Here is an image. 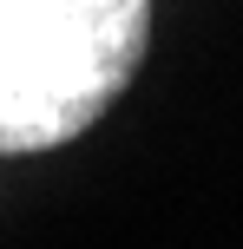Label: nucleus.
I'll list each match as a JSON object with an SVG mask.
<instances>
[{
	"mask_svg": "<svg viewBox=\"0 0 243 249\" xmlns=\"http://www.w3.org/2000/svg\"><path fill=\"white\" fill-rule=\"evenodd\" d=\"M151 39V0H0V158L53 151L112 112Z\"/></svg>",
	"mask_w": 243,
	"mask_h": 249,
	"instance_id": "f257e3e1",
	"label": "nucleus"
}]
</instances>
